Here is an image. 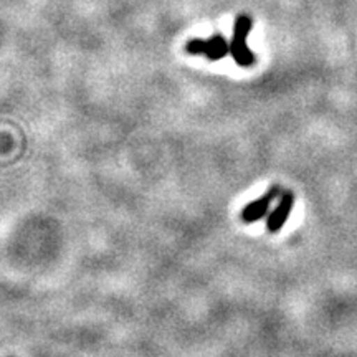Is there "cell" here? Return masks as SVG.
<instances>
[{
    "mask_svg": "<svg viewBox=\"0 0 357 357\" xmlns=\"http://www.w3.org/2000/svg\"><path fill=\"white\" fill-rule=\"evenodd\" d=\"M185 52L189 55H200L211 61H218L230 55V43L222 35H213L211 38H192L185 43Z\"/></svg>",
    "mask_w": 357,
    "mask_h": 357,
    "instance_id": "cell-2",
    "label": "cell"
},
{
    "mask_svg": "<svg viewBox=\"0 0 357 357\" xmlns=\"http://www.w3.org/2000/svg\"><path fill=\"white\" fill-rule=\"evenodd\" d=\"M253 20L248 15H238L235 19L234 25V37L230 40V55L234 56L235 63L243 68L255 65L257 58L255 53L248 48L247 37L252 32Z\"/></svg>",
    "mask_w": 357,
    "mask_h": 357,
    "instance_id": "cell-1",
    "label": "cell"
},
{
    "mask_svg": "<svg viewBox=\"0 0 357 357\" xmlns=\"http://www.w3.org/2000/svg\"><path fill=\"white\" fill-rule=\"evenodd\" d=\"M281 194H283V192H281L280 185H271L261 197H258L257 200H253V202L245 205L242 213H240L242 222L257 223L263 220V218L268 217V213H270L271 204H273L276 199H280Z\"/></svg>",
    "mask_w": 357,
    "mask_h": 357,
    "instance_id": "cell-3",
    "label": "cell"
},
{
    "mask_svg": "<svg viewBox=\"0 0 357 357\" xmlns=\"http://www.w3.org/2000/svg\"><path fill=\"white\" fill-rule=\"evenodd\" d=\"M294 202H296V197H294L291 190L283 192V194L280 195L278 204H276L273 212L268 213L266 217V230L270 231V234H278V231H281V229H283L284 223L288 220V217L291 215Z\"/></svg>",
    "mask_w": 357,
    "mask_h": 357,
    "instance_id": "cell-4",
    "label": "cell"
}]
</instances>
